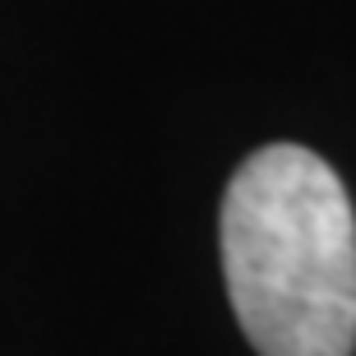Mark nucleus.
I'll use <instances>...</instances> for the list:
<instances>
[{"mask_svg":"<svg viewBox=\"0 0 356 356\" xmlns=\"http://www.w3.org/2000/svg\"><path fill=\"white\" fill-rule=\"evenodd\" d=\"M222 277L259 356L356 352V213L301 144L245 158L222 199Z\"/></svg>","mask_w":356,"mask_h":356,"instance_id":"nucleus-1","label":"nucleus"}]
</instances>
